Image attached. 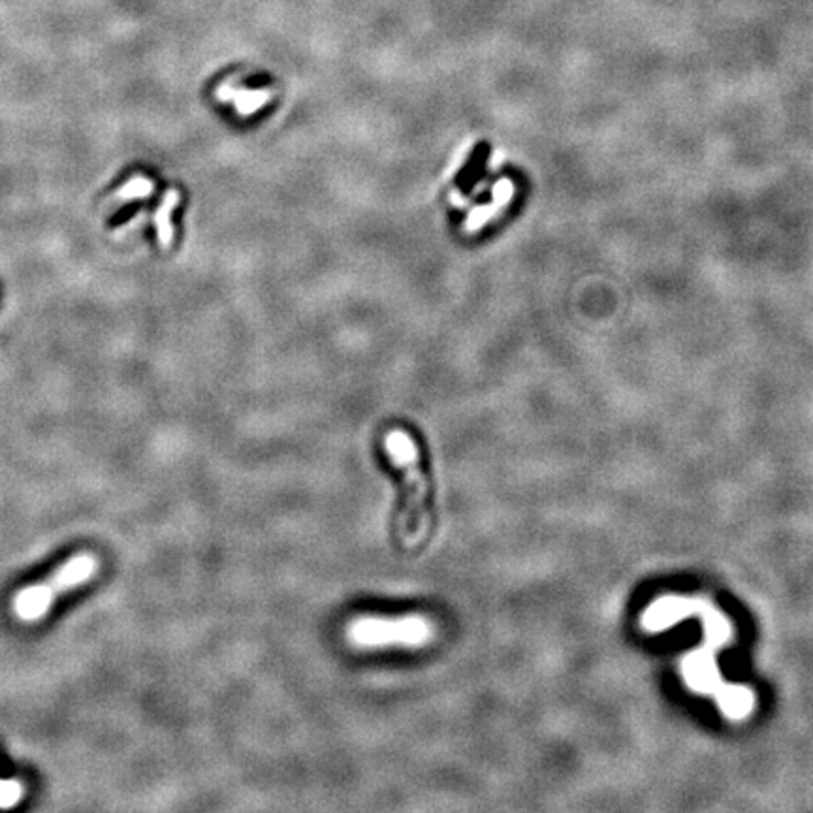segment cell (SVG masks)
I'll list each match as a JSON object with an SVG mask.
<instances>
[{
  "label": "cell",
  "mask_w": 813,
  "mask_h": 813,
  "mask_svg": "<svg viewBox=\"0 0 813 813\" xmlns=\"http://www.w3.org/2000/svg\"><path fill=\"white\" fill-rule=\"evenodd\" d=\"M385 450L395 467L403 473L405 497L403 509L397 514L395 531L405 546H417L429 531L431 516L428 511V482L420 469V452L407 431L394 429L386 433Z\"/></svg>",
  "instance_id": "cell-1"
},
{
  "label": "cell",
  "mask_w": 813,
  "mask_h": 813,
  "mask_svg": "<svg viewBox=\"0 0 813 813\" xmlns=\"http://www.w3.org/2000/svg\"><path fill=\"white\" fill-rule=\"evenodd\" d=\"M433 623L422 614L405 616H366L354 618L347 627L349 642L361 649H381L390 646L420 648L433 640Z\"/></svg>",
  "instance_id": "cell-2"
},
{
  "label": "cell",
  "mask_w": 813,
  "mask_h": 813,
  "mask_svg": "<svg viewBox=\"0 0 813 813\" xmlns=\"http://www.w3.org/2000/svg\"><path fill=\"white\" fill-rule=\"evenodd\" d=\"M97 571V559L90 554H78L66 562L47 582L25 588L15 597L13 608L23 622H38L53 605L57 595L87 582Z\"/></svg>",
  "instance_id": "cell-3"
},
{
  "label": "cell",
  "mask_w": 813,
  "mask_h": 813,
  "mask_svg": "<svg viewBox=\"0 0 813 813\" xmlns=\"http://www.w3.org/2000/svg\"><path fill=\"white\" fill-rule=\"evenodd\" d=\"M702 605H704L702 601L678 599V597L659 599L644 612L642 625L649 632L665 631L668 627L676 625L678 622L685 620L688 616H691V614H700Z\"/></svg>",
  "instance_id": "cell-4"
},
{
  "label": "cell",
  "mask_w": 813,
  "mask_h": 813,
  "mask_svg": "<svg viewBox=\"0 0 813 813\" xmlns=\"http://www.w3.org/2000/svg\"><path fill=\"white\" fill-rule=\"evenodd\" d=\"M683 676L688 680L691 690L704 695H714L721 685L717 665L714 659V648L704 646L702 649H697V652H693L685 659Z\"/></svg>",
  "instance_id": "cell-5"
},
{
  "label": "cell",
  "mask_w": 813,
  "mask_h": 813,
  "mask_svg": "<svg viewBox=\"0 0 813 813\" xmlns=\"http://www.w3.org/2000/svg\"><path fill=\"white\" fill-rule=\"evenodd\" d=\"M512 198H514V183L511 179H501L494 189V202L490 206L477 207L471 213V216H469V221L465 223V230L477 232V230L484 228V224L494 221L497 215L503 213V209L512 202Z\"/></svg>",
  "instance_id": "cell-6"
},
{
  "label": "cell",
  "mask_w": 813,
  "mask_h": 813,
  "mask_svg": "<svg viewBox=\"0 0 813 813\" xmlns=\"http://www.w3.org/2000/svg\"><path fill=\"white\" fill-rule=\"evenodd\" d=\"M714 695L717 697V702H719L723 714L731 719L746 717L755 704L753 693L748 688H742V685L723 683V685H719V690Z\"/></svg>",
  "instance_id": "cell-7"
},
{
  "label": "cell",
  "mask_w": 813,
  "mask_h": 813,
  "mask_svg": "<svg viewBox=\"0 0 813 813\" xmlns=\"http://www.w3.org/2000/svg\"><path fill=\"white\" fill-rule=\"evenodd\" d=\"M700 616L704 622V631H707V646L719 648L731 639V625L729 622L716 612L708 603H704L700 608Z\"/></svg>",
  "instance_id": "cell-8"
},
{
  "label": "cell",
  "mask_w": 813,
  "mask_h": 813,
  "mask_svg": "<svg viewBox=\"0 0 813 813\" xmlns=\"http://www.w3.org/2000/svg\"><path fill=\"white\" fill-rule=\"evenodd\" d=\"M228 98H236V104H238V110L243 112V114H252V112H257L260 110V107L264 106V102L269 98V93H266V90H245V93H236V95H226Z\"/></svg>",
  "instance_id": "cell-9"
},
{
  "label": "cell",
  "mask_w": 813,
  "mask_h": 813,
  "mask_svg": "<svg viewBox=\"0 0 813 813\" xmlns=\"http://www.w3.org/2000/svg\"><path fill=\"white\" fill-rule=\"evenodd\" d=\"M21 799V787L13 780H0V808H12Z\"/></svg>",
  "instance_id": "cell-10"
}]
</instances>
